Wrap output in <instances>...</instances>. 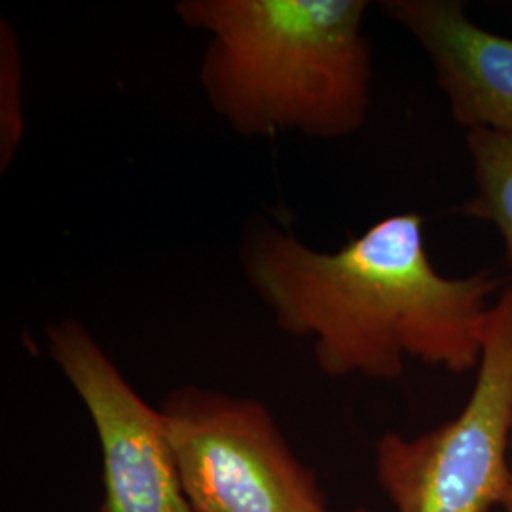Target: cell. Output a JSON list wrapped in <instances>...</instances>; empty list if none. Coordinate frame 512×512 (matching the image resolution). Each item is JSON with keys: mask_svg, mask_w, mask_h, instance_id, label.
<instances>
[{"mask_svg": "<svg viewBox=\"0 0 512 512\" xmlns=\"http://www.w3.org/2000/svg\"><path fill=\"white\" fill-rule=\"evenodd\" d=\"M0 29V169L4 171L16 156L25 124L18 38L6 21H2Z\"/></svg>", "mask_w": 512, "mask_h": 512, "instance_id": "cell-8", "label": "cell"}, {"mask_svg": "<svg viewBox=\"0 0 512 512\" xmlns=\"http://www.w3.org/2000/svg\"><path fill=\"white\" fill-rule=\"evenodd\" d=\"M46 346L97 433L103 463L99 512H194L162 410L133 389L82 323L48 325Z\"/></svg>", "mask_w": 512, "mask_h": 512, "instance_id": "cell-5", "label": "cell"}, {"mask_svg": "<svg viewBox=\"0 0 512 512\" xmlns=\"http://www.w3.org/2000/svg\"><path fill=\"white\" fill-rule=\"evenodd\" d=\"M467 147L475 167V194L463 203V215L494 224L505 243L512 283V137L471 129Z\"/></svg>", "mask_w": 512, "mask_h": 512, "instance_id": "cell-7", "label": "cell"}, {"mask_svg": "<svg viewBox=\"0 0 512 512\" xmlns=\"http://www.w3.org/2000/svg\"><path fill=\"white\" fill-rule=\"evenodd\" d=\"M503 511L512 512V437H511V482H509V492H507V497H505V501H503Z\"/></svg>", "mask_w": 512, "mask_h": 512, "instance_id": "cell-9", "label": "cell"}, {"mask_svg": "<svg viewBox=\"0 0 512 512\" xmlns=\"http://www.w3.org/2000/svg\"><path fill=\"white\" fill-rule=\"evenodd\" d=\"M160 410L194 512H329L317 475L260 401L184 385Z\"/></svg>", "mask_w": 512, "mask_h": 512, "instance_id": "cell-4", "label": "cell"}, {"mask_svg": "<svg viewBox=\"0 0 512 512\" xmlns=\"http://www.w3.org/2000/svg\"><path fill=\"white\" fill-rule=\"evenodd\" d=\"M512 283L486 323L476 380L454 420L416 439L385 433L376 480L397 512H490L511 482Z\"/></svg>", "mask_w": 512, "mask_h": 512, "instance_id": "cell-3", "label": "cell"}, {"mask_svg": "<svg viewBox=\"0 0 512 512\" xmlns=\"http://www.w3.org/2000/svg\"><path fill=\"white\" fill-rule=\"evenodd\" d=\"M346 512H372L370 509H365V507H359V509H351V511Z\"/></svg>", "mask_w": 512, "mask_h": 512, "instance_id": "cell-10", "label": "cell"}, {"mask_svg": "<svg viewBox=\"0 0 512 512\" xmlns=\"http://www.w3.org/2000/svg\"><path fill=\"white\" fill-rule=\"evenodd\" d=\"M365 0H181L207 35L200 82L211 109L245 137L338 139L363 128L372 48Z\"/></svg>", "mask_w": 512, "mask_h": 512, "instance_id": "cell-2", "label": "cell"}, {"mask_svg": "<svg viewBox=\"0 0 512 512\" xmlns=\"http://www.w3.org/2000/svg\"><path fill=\"white\" fill-rule=\"evenodd\" d=\"M380 6L431 59L456 122L512 137V38L478 27L458 0H385Z\"/></svg>", "mask_w": 512, "mask_h": 512, "instance_id": "cell-6", "label": "cell"}, {"mask_svg": "<svg viewBox=\"0 0 512 512\" xmlns=\"http://www.w3.org/2000/svg\"><path fill=\"white\" fill-rule=\"evenodd\" d=\"M423 224L418 213L391 215L336 251H317L260 222L243 239L241 266L279 329L315 340L327 376L393 380L406 357L461 374L478 366L503 277L440 274Z\"/></svg>", "mask_w": 512, "mask_h": 512, "instance_id": "cell-1", "label": "cell"}]
</instances>
